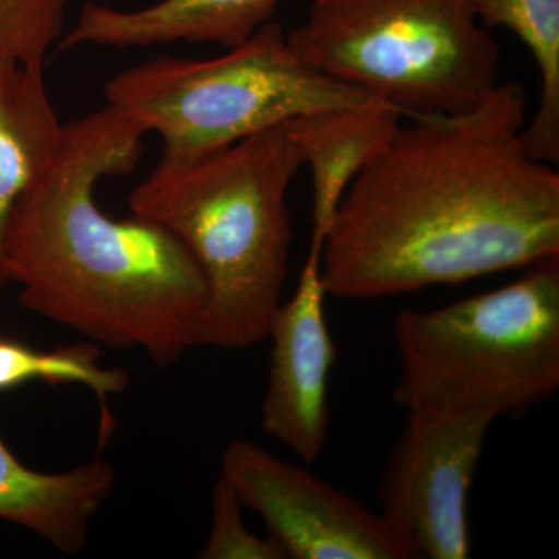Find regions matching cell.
I'll return each mask as SVG.
<instances>
[{"mask_svg": "<svg viewBox=\"0 0 559 559\" xmlns=\"http://www.w3.org/2000/svg\"><path fill=\"white\" fill-rule=\"evenodd\" d=\"M411 120L342 197L323 241L326 294L381 299L558 259L559 175L522 146L520 84Z\"/></svg>", "mask_w": 559, "mask_h": 559, "instance_id": "1", "label": "cell"}, {"mask_svg": "<svg viewBox=\"0 0 559 559\" xmlns=\"http://www.w3.org/2000/svg\"><path fill=\"white\" fill-rule=\"evenodd\" d=\"M146 134L109 105L66 123L49 165L11 212L3 253L25 310L168 367L202 345L204 275L171 231L138 216L110 218L95 200L100 180L135 170Z\"/></svg>", "mask_w": 559, "mask_h": 559, "instance_id": "2", "label": "cell"}, {"mask_svg": "<svg viewBox=\"0 0 559 559\" xmlns=\"http://www.w3.org/2000/svg\"><path fill=\"white\" fill-rule=\"evenodd\" d=\"M290 121V120H289ZM289 121L193 159L157 162L130 197L191 253L209 289L202 345L267 340L288 277V190L304 160Z\"/></svg>", "mask_w": 559, "mask_h": 559, "instance_id": "3", "label": "cell"}, {"mask_svg": "<svg viewBox=\"0 0 559 559\" xmlns=\"http://www.w3.org/2000/svg\"><path fill=\"white\" fill-rule=\"evenodd\" d=\"M400 374L393 400L411 411L527 412L559 389V257L516 282L393 322Z\"/></svg>", "mask_w": 559, "mask_h": 559, "instance_id": "4", "label": "cell"}, {"mask_svg": "<svg viewBox=\"0 0 559 559\" xmlns=\"http://www.w3.org/2000/svg\"><path fill=\"white\" fill-rule=\"evenodd\" d=\"M286 39L311 68L409 119L465 112L499 84L477 0H311Z\"/></svg>", "mask_w": 559, "mask_h": 559, "instance_id": "5", "label": "cell"}, {"mask_svg": "<svg viewBox=\"0 0 559 559\" xmlns=\"http://www.w3.org/2000/svg\"><path fill=\"white\" fill-rule=\"evenodd\" d=\"M106 105L162 140V159L186 160L314 110L373 102L290 49L278 22L212 60L157 57L105 84Z\"/></svg>", "mask_w": 559, "mask_h": 559, "instance_id": "6", "label": "cell"}, {"mask_svg": "<svg viewBox=\"0 0 559 559\" xmlns=\"http://www.w3.org/2000/svg\"><path fill=\"white\" fill-rule=\"evenodd\" d=\"M492 421L484 414L407 412L377 495L409 559L469 558V492Z\"/></svg>", "mask_w": 559, "mask_h": 559, "instance_id": "7", "label": "cell"}, {"mask_svg": "<svg viewBox=\"0 0 559 559\" xmlns=\"http://www.w3.org/2000/svg\"><path fill=\"white\" fill-rule=\"evenodd\" d=\"M221 477L286 559H409L380 513L252 441H231Z\"/></svg>", "mask_w": 559, "mask_h": 559, "instance_id": "8", "label": "cell"}, {"mask_svg": "<svg viewBox=\"0 0 559 559\" xmlns=\"http://www.w3.org/2000/svg\"><path fill=\"white\" fill-rule=\"evenodd\" d=\"M322 246L310 245L296 293L280 305L270 334V382L261 403V429L297 457L314 463L330 432V378L336 345L325 318Z\"/></svg>", "mask_w": 559, "mask_h": 559, "instance_id": "9", "label": "cell"}, {"mask_svg": "<svg viewBox=\"0 0 559 559\" xmlns=\"http://www.w3.org/2000/svg\"><path fill=\"white\" fill-rule=\"evenodd\" d=\"M282 0H159L145 9L121 11L87 2L62 35L61 49L162 44H216L234 49L274 16Z\"/></svg>", "mask_w": 559, "mask_h": 559, "instance_id": "10", "label": "cell"}, {"mask_svg": "<svg viewBox=\"0 0 559 559\" xmlns=\"http://www.w3.org/2000/svg\"><path fill=\"white\" fill-rule=\"evenodd\" d=\"M403 119L399 109L373 100L314 110L289 121L301 160L311 170V245L323 248L345 191L388 145Z\"/></svg>", "mask_w": 559, "mask_h": 559, "instance_id": "11", "label": "cell"}, {"mask_svg": "<svg viewBox=\"0 0 559 559\" xmlns=\"http://www.w3.org/2000/svg\"><path fill=\"white\" fill-rule=\"evenodd\" d=\"M116 485L112 465L94 460L64 473L22 465L0 439V520L32 530L62 554H79L91 522Z\"/></svg>", "mask_w": 559, "mask_h": 559, "instance_id": "12", "label": "cell"}, {"mask_svg": "<svg viewBox=\"0 0 559 559\" xmlns=\"http://www.w3.org/2000/svg\"><path fill=\"white\" fill-rule=\"evenodd\" d=\"M62 128L44 69L0 58V290L10 283L3 240L11 212L49 165Z\"/></svg>", "mask_w": 559, "mask_h": 559, "instance_id": "13", "label": "cell"}, {"mask_svg": "<svg viewBox=\"0 0 559 559\" xmlns=\"http://www.w3.org/2000/svg\"><path fill=\"white\" fill-rule=\"evenodd\" d=\"M487 28H509L524 43L538 68L540 97L524 124L521 143L533 159L559 164V0H477Z\"/></svg>", "mask_w": 559, "mask_h": 559, "instance_id": "14", "label": "cell"}, {"mask_svg": "<svg viewBox=\"0 0 559 559\" xmlns=\"http://www.w3.org/2000/svg\"><path fill=\"white\" fill-rule=\"evenodd\" d=\"M32 381L84 385L102 403L123 392L130 382L123 370L102 366L95 344L39 352L17 341L0 340V392Z\"/></svg>", "mask_w": 559, "mask_h": 559, "instance_id": "15", "label": "cell"}, {"mask_svg": "<svg viewBox=\"0 0 559 559\" xmlns=\"http://www.w3.org/2000/svg\"><path fill=\"white\" fill-rule=\"evenodd\" d=\"M69 0H0V58L44 69L64 35Z\"/></svg>", "mask_w": 559, "mask_h": 559, "instance_id": "16", "label": "cell"}, {"mask_svg": "<svg viewBox=\"0 0 559 559\" xmlns=\"http://www.w3.org/2000/svg\"><path fill=\"white\" fill-rule=\"evenodd\" d=\"M241 502L223 477L216 481L212 499V527L202 559H286L275 540L253 535L241 518Z\"/></svg>", "mask_w": 559, "mask_h": 559, "instance_id": "17", "label": "cell"}]
</instances>
